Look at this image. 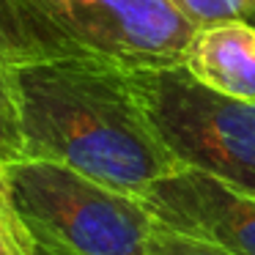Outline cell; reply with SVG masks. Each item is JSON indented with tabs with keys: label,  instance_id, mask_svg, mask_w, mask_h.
Listing matches in <instances>:
<instances>
[{
	"label": "cell",
	"instance_id": "cell-1",
	"mask_svg": "<svg viewBox=\"0 0 255 255\" xmlns=\"http://www.w3.org/2000/svg\"><path fill=\"white\" fill-rule=\"evenodd\" d=\"M22 156L58 162L143 198L178 170L140 99L132 69L105 58H47L11 66Z\"/></svg>",
	"mask_w": 255,
	"mask_h": 255
},
{
	"label": "cell",
	"instance_id": "cell-2",
	"mask_svg": "<svg viewBox=\"0 0 255 255\" xmlns=\"http://www.w3.org/2000/svg\"><path fill=\"white\" fill-rule=\"evenodd\" d=\"M195 30L173 0H0L8 66L74 55L127 69L184 66Z\"/></svg>",
	"mask_w": 255,
	"mask_h": 255
},
{
	"label": "cell",
	"instance_id": "cell-3",
	"mask_svg": "<svg viewBox=\"0 0 255 255\" xmlns=\"http://www.w3.org/2000/svg\"><path fill=\"white\" fill-rule=\"evenodd\" d=\"M8 181L33 255H145L156 231L143 198L58 162H8Z\"/></svg>",
	"mask_w": 255,
	"mask_h": 255
},
{
	"label": "cell",
	"instance_id": "cell-4",
	"mask_svg": "<svg viewBox=\"0 0 255 255\" xmlns=\"http://www.w3.org/2000/svg\"><path fill=\"white\" fill-rule=\"evenodd\" d=\"M162 143L181 167H195L255 195V102L206 88L187 72L132 69Z\"/></svg>",
	"mask_w": 255,
	"mask_h": 255
},
{
	"label": "cell",
	"instance_id": "cell-5",
	"mask_svg": "<svg viewBox=\"0 0 255 255\" xmlns=\"http://www.w3.org/2000/svg\"><path fill=\"white\" fill-rule=\"evenodd\" d=\"M143 203L156 222L233 255H255V195L195 167L151 184Z\"/></svg>",
	"mask_w": 255,
	"mask_h": 255
},
{
	"label": "cell",
	"instance_id": "cell-6",
	"mask_svg": "<svg viewBox=\"0 0 255 255\" xmlns=\"http://www.w3.org/2000/svg\"><path fill=\"white\" fill-rule=\"evenodd\" d=\"M184 66L217 94L255 102V22L233 19L198 28Z\"/></svg>",
	"mask_w": 255,
	"mask_h": 255
},
{
	"label": "cell",
	"instance_id": "cell-7",
	"mask_svg": "<svg viewBox=\"0 0 255 255\" xmlns=\"http://www.w3.org/2000/svg\"><path fill=\"white\" fill-rule=\"evenodd\" d=\"M0 159H22V129H19L17 94H14L11 66L0 52Z\"/></svg>",
	"mask_w": 255,
	"mask_h": 255
},
{
	"label": "cell",
	"instance_id": "cell-8",
	"mask_svg": "<svg viewBox=\"0 0 255 255\" xmlns=\"http://www.w3.org/2000/svg\"><path fill=\"white\" fill-rule=\"evenodd\" d=\"M0 255H33V244L17 214L8 181V162L0 159Z\"/></svg>",
	"mask_w": 255,
	"mask_h": 255
},
{
	"label": "cell",
	"instance_id": "cell-9",
	"mask_svg": "<svg viewBox=\"0 0 255 255\" xmlns=\"http://www.w3.org/2000/svg\"><path fill=\"white\" fill-rule=\"evenodd\" d=\"M189 17V22L206 28L217 22H255V0H173Z\"/></svg>",
	"mask_w": 255,
	"mask_h": 255
},
{
	"label": "cell",
	"instance_id": "cell-10",
	"mask_svg": "<svg viewBox=\"0 0 255 255\" xmlns=\"http://www.w3.org/2000/svg\"><path fill=\"white\" fill-rule=\"evenodd\" d=\"M145 255H233L228 250H220L209 242H200L195 236L187 233H178L173 228H165L156 222V231L148 242Z\"/></svg>",
	"mask_w": 255,
	"mask_h": 255
}]
</instances>
